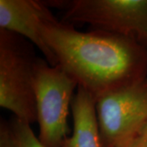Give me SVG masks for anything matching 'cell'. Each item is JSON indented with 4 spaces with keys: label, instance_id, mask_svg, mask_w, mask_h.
<instances>
[{
    "label": "cell",
    "instance_id": "cell-1",
    "mask_svg": "<svg viewBox=\"0 0 147 147\" xmlns=\"http://www.w3.org/2000/svg\"><path fill=\"white\" fill-rule=\"evenodd\" d=\"M41 31L59 65L96 101L147 79V49L110 32H80L51 12Z\"/></svg>",
    "mask_w": 147,
    "mask_h": 147
},
{
    "label": "cell",
    "instance_id": "cell-2",
    "mask_svg": "<svg viewBox=\"0 0 147 147\" xmlns=\"http://www.w3.org/2000/svg\"><path fill=\"white\" fill-rule=\"evenodd\" d=\"M37 60L27 39L0 29V105L29 124L37 121L34 90Z\"/></svg>",
    "mask_w": 147,
    "mask_h": 147
},
{
    "label": "cell",
    "instance_id": "cell-3",
    "mask_svg": "<svg viewBox=\"0 0 147 147\" xmlns=\"http://www.w3.org/2000/svg\"><path fill=\"white\" fill-rule=\"evenodd\" d=\"M65 23H83L95 30L129 38L147 49V0H56Z\"/></svg>",
    "mask_w": 147,
    "mask_h": 147
},
{
    "label": "cell",
    "instance_id": "cell-4",
    "mask_svg": "<svg viewBox=\"0 0 147 147\" xmlns=\"http://www.w3.org/2000/svg\"><path fill=\"white\" fill-rule=\"evenodd\" d=\"M76 88L78 84L59 65L52 66L38 57L34 90L38 140L44 147H61L68 137L67 118Z\"/></svg>",
    "mask_w": 147,
    "mask_h": 147
},
{
    "label": "cell",
    "instance_id": "cell-5",
    "mask_svg": "<svg viewBox=\"0 0 147 147\" xmlns=\"http://www.w3.org/2000/svg\"><path fill=\"white\" fill-rule=\"evenodd\" d=\"M96 102L102 147H127L147 122V79Z\"/></svg>",
    "mask_w": 147,
    "mask_h": 147
},
{
    "label": "cell",
    "instance_id": "cell-6",
    "mask_svg": "<svg viewBox=\"0 0 147 147\" xmlns=\"http://www.w3.org/2000/svg\"><path fill=\"white\" fill-rule=\"evenodd\" d=\"M52 11L44 2L34 0H0V29L29 40L43 54L52 66L57 60L48 47L41 31L42 21Z\"/></svg>",
    "mask_w": 147,
    "mask_h": 147
},
{
    "label": "cell",
    "instance_id": "cell-7",
    "mask_svg": "<svg viewBox=\"0 0 147 147\" xmlns=\"http://www.w3.org/2000/svg\"><path fill=\"white\" fill-rule=\"evenodd\" d=\"M96 104L87 91L77 88L71 103L73 133L61 147H102Z\"/></svg>",
    "mask_w": 147,
    "mask_h": 147
},
{
    "label": "cell",
    "instance_id": "cell-8",
    "mask_svg": "<svg viewBox=\"0 0 147 147\" xmlns=\"http://www.w3.org/2000/svg\"><path fill=\"white\" fill-rule=\"evenodd\" d=\"M19 147H44L30 127V124L15 118L11 122Z\"/></svg>",
    "mask_w": 147,
    "mask_h": 147
},
{
    "label": "cell",
    "instance_id": "cell-9",
    "mask_svg": "<svg viewBox=\"0 0 147 147\" xmlns=\"http://www.w3.org/2000/svg\"><path fill=\"white\" fill-rule=\"evenodd\" d=\"M0 147H19L11 122L1 120Z\"/></svg>",
    "mask_w": 147,
    "mask_h": 147
},
{
    "label": "cell",
    "instance_id": "cell-10",
    "mask_svg": "<svg viewBox=\"0 0 147 147\" xmlns=\"http://www.w3.org/2000/svg\"><path fill=\"white\" fill-rule=\"evenodd\" d=\"M131 142H135V143L147 146V122L141 128V130L137 134V137Z\"/></svg>",
    "mask_w": 147,
    "mask_h": 147
},
{
    "label": "cell",
    "instance_id": "cell-11",
    "mask_svg": "<svg viewBox=\"0 0 147 147\" xmlns=\"http://www.w3.org/2000/svg\"><path fill=\"white\" fill-rule=\"evenodd\" d=\"M127 147H147V146L142 145V144H138V143H135V142H131Z\"/></svg>",
    "mask_w": 147,
    "mask_h": 147
}]
</instances>
